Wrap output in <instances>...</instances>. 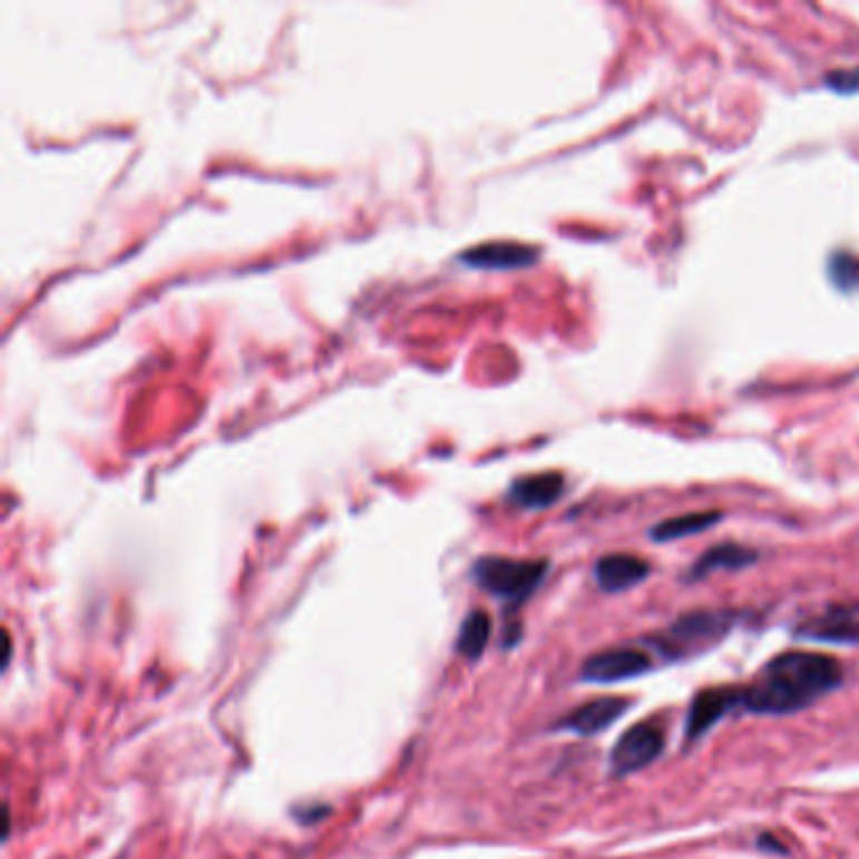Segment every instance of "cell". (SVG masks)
Listing matches in <instances>:
<instances>
[{"mask_svg": "<svg viewBox=\"0 0 859 859\" xmlns=\"http://www.w3.org/2000/svg\"><path fill=\"white\" fill-rule=\"evenodd\" d=\"M842 683V665L832 655L789 651L774 655L743 689V711L787 716L812 706Z\"/></svg>", "mask_w": 859, "mask_h": 859, "instance_id": "obj_1", "label": "cell"}, {"mask_svg": "<svg viewBox=\"0 0 859 859\" xmlns=\"http://www.w3.org/2000/svg\"><path fill=\"white\" fill-rule=\"evenodd\" d=\"M547 567V559H511L487 555L477 559L475 567H471V575H475L481 590H487L489 595L501 597V601L523 603L545 580Z\"/></svg>", "mask_w": 859, "mask_h": 859, "instance_id": "obj_2", "label": "cell"}, {"mask_svg": "<svg viewBox=\"0 0 859 859\" xmlns=\"http://www.w3.org/2000/svg\"><path fill=\"white\" fill-rule=\"evenodd\" d=\"M733 625L731 613L721 611H699V613H685L679 617L668 631H663L655 645H658L663 655L668 658H693L711 651L713 645L726 638Z\"/></svg>", "mask_w": 859, "mask_h": 859, "instance_id": "obj_3", "label": "cell"}, {"mask_svg": "<svg viewBox=\"0 0 859 859\" xmlns=\"http://www.w3.org/2000/svg\"><path fill=\"white\" fill-rule=\"evenodd\" d=\"M665 749V731L661 723L641 721L627 729L613 746L611 769L615 777H627L633 771L651 767Z\"/></svg>", "mask_w": 859, "mask_h": 859, "instance_id": "obj_4", "label": "cell"}, {"mask_svg": "<svg viewBox=\"0 0 859 859\" xmlns=\"http://www.w3.org/2000/svg\"><path fill=\"white\" fill-rule=\"evenodd\" d=\"M653 668V661L641 651L617 648L590 655L583 663L580 679L585 683H621L631 679H641L643 673Z\"/></svg>", "mask_w": 859, "mask_h": 859, "instance_id": "obj_5", "label": "cell"}, {"mask_svg": "<svg viewBox=\"0 0 859 859\" xmlns=\"http://www.w3.org/2000/svg\"><path fill=\"white\" fill-rule=\"evenodd\" d=\"M733 709H743V689L719 685V689L701 691L699 696L691 701L689 719H685V739L699 741L703 733L711 726H716Z\"/></svg>", "mask_w": 859, "mask_h": 859, "instance_id": "obj_6", "label": "cell"}, {"mask_svg": "<svg viewBox=\"0 0 859 859\" xmlns=\"http://www.w3.org/2000/svg\"><path fill=\"white\" fill-rule=\"evenodd\" d=\"M633 706L631 699L623 696H603L583 703L557 721L555 729L573 731L577 736H597L613 726V723L625 716V711Z\"/></svg>", "mask_w": 859, "mask_h": 859, "instance_id": "obj_7", "label": "cell"}, {"mask_svg": "<svg viewBox=\"0 0 859 859\" xmlns=\"http://www.w3.org/2000/svg\"><path fill=\"white\" fill-rule=\"evenodd\" d=\"M651 575V565L638 555H605L595 565V580L605 593H623L641 585Z\"/></svg>", "mask_w": 859, "mask_h": 859, "instance_id": "obj_8", "label": "cell"}, {"mask_svg": "<svg viewBox=\"0 0 859 859\" xmlns=\"http://www.w3.org/2000/svg\"><path fill=\"white\" fill-rule=\"evenodd\" d=\"M539 257V250L525 243H485L461 253V260L469 267L485 270H515L533 265Z\"/></svg>", "mask_w": 859, "mask_h": 859, "instance_id": "obj_9", "label": "cell"}, {"mask_svg": "<svg viewBox=\"0 0 859 859\" xmlns=\"http://www.w3.org/2000/svg\"><path fill=\"white\" fill-rule=\"evenodd\" d=\"M565 477L559 471H543L515 479L509 487V499L525 509H545L563 497Z\"/></svg>", "mask_w": 859, "mask_h": 859, "instance_id": "obj_10", "label": "cell"}, {"mask_svg": "<svg viewBox=\"0 0 859 859\" xmlns=\"http://www.w3.org/2000/svg\"><path fill=\"white\" fill-rule=\"evenodd\" d=\"M756 553L754 549H746L741 545H716L711 547L709 553H703V557L699 559L696 565H693L691 569V577H706L711 573H719V569H743L749 565L756 563Z\"/></svg>", "mask_w": 859, "mask_h": 859, "instance_id": "obj_11", "label": "cell"}, {"mask_svg": "<svg viewBox=\"0 0 859 859\" xmlns=\"http://www.w3.org/2000/svg\"><path fill=\"white\" fill-rule=\"evenodd\" d=\"M801 638L832 641V643H859V621L845 613H832L817 621H809L799 627Z\"/></svg>", "mask_w": 859, "mask_h": 859, "instance_id": "obj_12", "label": "cell"}, {"mask_svg": "<svg viewBox=\"0 0 859 859\" xmlns=\"http://www.w3.org/2000/svg\"><path fill=\"white\" fill-rule=\"evenodd\" d=\"M716 523H721V511H689V515L671 517L665 519V523L655 525L651 529V537L655 543H671V539L706 533V529H711Z\"/></svg>", "mask_w": 859, "mask_h": 859, "instance_id": "obj_13", "label": "cell"}, {"mask_svg": "<svg viewBox=\"0 0 859 859\" xmlns=\"http://www.w3.org/2000/svg\"><path fill=\"white\" fill-rule=\"evenodd\" d=\"M491 635V617L485 611H471L459 625L457 653L467 661H479Z\"/></svg>", "mask_w": 859, "mask_h": 859, "instance_id": "obj_14", "label": "cell"}, {"mask_svg": "<svg viewBox=\"0 0 859 859\" xmlns=\"http://www.w3.org/2000/svg\"><path fill=\"white\" fill-rule=\"evenodd\" d=\"M824 84L839 94H859V69H842V71L827 74Z\"/></svg>", "mask_w": 859, "mask_h": 859, "instance_id": "obj_15", "label": "cell"}, {"mask_svg": "<svg viewBox=\"0 0 859 859\" xmlns=\"http://www.w3.org/2000/svg\"><path fill=\"white\" fill-rule=\"evenodd\" d=\"M761 849H771V852H781V855L787 852V849L781 847L779 839H771V834H764V837H761Z\"/></svg>", "mask_w": 859, "mask_h": 859, "instance_id": "obj_16", "label": "cell"}, {"mask_svg": "<svg viewBox=\"0 0 859 859\" xmlns=\"http://www.w3.org/2000/svg\"><path fill=\"white\" fill-rule=\"evenodd\" d=\"M3 643H6V648H3V668H6L8 661H11V635L3 633Z\"/></svg>", "mask_w": 859, "mask_h": 859, "instance_id": "obj_17", "label": "cell"}]
</instances>
